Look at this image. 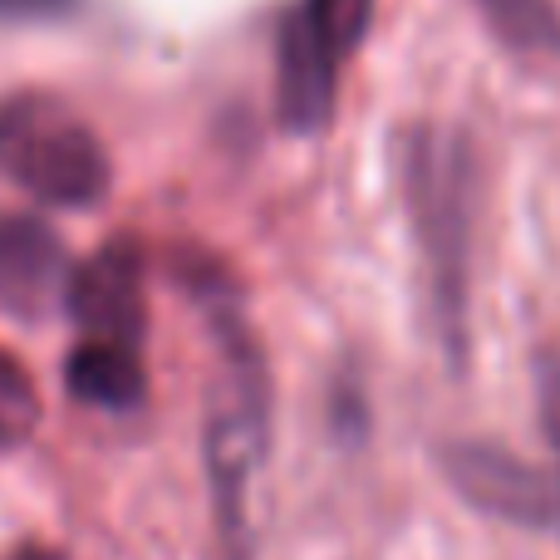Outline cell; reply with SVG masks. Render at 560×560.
I'll return each mask as SVG.
<instances>
[{"label":"cell","instance_id":"1","mask_svg":"<svg viewBox=\"0 0 560 560\" xmlns=\"http://www.w3.org/2000/svg\"><path fill=\"white\" fill-rule=\"evenodd\" d=\"M408 207L418 222L428 271H433L438 315L447 345L463 349V310H467V246H472L477 212V163L457 128H413L404 148Z\"/></svg>","mask_w":560,"mask_h":560},{"label":"cell","instance_id":"2","mask_svg":"<svg viewBox=\"0 0 560 560\" xmlns=\"http://www.w3.org/2000/svg\"><path fill=\"white\" fill-rule=\"evenodd\" d=\"M0 173L49 207H89L108 192L98 133L49 94H15L0 104Z\"/></svg>","mask_w":560,"mask_h":560},{"label":"cell","instance_id":"3","mask_svg":"<svg viewBox=\"0 0 560 560\" xmlns=\"http://www.w3.org/2000/svg\"><path fill=\"white\" fill-rule=\"evenodd\" d=\"M65 310L74 315V325L84 329V339L98 345H128L138 349L148 329L143 310V252L128 236H114L98 252H89L84 261H74L65 290Z\"/></svg>","mask_w":560,"mask_h":560},{"label":"cell","instance_id":"4","mask_svg":"<svg viewBox=\"0 0 560 560\" xmlns=\"http://www.w3.org/2000/svg\"><path fill=\"white\" fill-rule=\"evenodd\" d=\"M443 467L453 487L487 516H502L512 526H551L560 522V492L551 477L526 467L516 453L497 443H453L443 447Z\"/></svg>","mask_w":560,"mask_h":560},{"label":"cell","instance_id":"5","mask_svg":"<svg viewBox=\"0 0 560 560\" xmlns=\"http://www.w3.org/2000/svg\"><path fill=\"white\" fill-rule=\"evenodd\" d=\"M69 261L65 242L55 226H45L39 217H0V305L20 319L49 315V305H65Z\"/></svg>","mask_w":560,"mask_h":560},{"label":"cell","instance_id":"6","mask_svg":"<svg viewBox=\"0 0 560 560\" xmlns=\"http://www.w3.org/2000/svg\"><path fill=\"white\" fill-rule=\"evenodd\" d=\"M276 108L280 124L290 133H315L329 118L335 104V69L339 59L329 55L315 39V30L300 20V10H290L280 25V45H276Z\"/></svg>","mask_w":560,"mask_h":560},{"label":"cell","instance_id":"7","mask_svg":"<svg viewBox=\"0 0 560 560\" xmlns=\"http://www.w3.org/2000/svg\"><path fill=\"white\" fill-rule=\"evenodd\" d=\"M65 388L89 408L124 413V408H138L148 398V369H143V359H138V349L84 339V345L65 359Z\"/></svg>","mask_w":560,"mask_h":560},{"label":"cell","instance_id":"8","mask_svg":"<svg viewBox=\"0 0 560 560\" xmlns=\"http://www.w3.org/2000/svg\"><path fill=\"white\" fill-rule=\"evenodd\" d=\"M487 15V25L497 30V39H506L512 49H560V10L556 0H472Z\"/></svg>","mask_w":560,"mask_h":560},{"label":"cell","instance_id":"9","mask_svg":"<svg viewBox=\"0 0 560 560\" xmlns=\"http://www.w3.org/2000/svg\"><path fill=\"white\" fill-rule=\"evenodd\" d=\"M300 20L315 30V39L329 49L335 59H345L349 49L364 39L369 15H374V0H300Z\"/></svg>","mask_w":560,"mask_h":560},{"label":"cell","instance_id":"10","mask_svg":"<svg viewBox=\"0 0 560 560\" xmlns=\"http://www.w3.org/2000/svg\"><path fill=\"white\" fill-rule=\"evenodd\" d=\"M39 428V394L35 378L25 374L20 359L0 349V447H20Z\"/></svg>","mask_w":560,"mask_h":560},{"label":"cell","instance_id":"11","mask_svg":"<svg viewBox=\"0 0 560 560\" xmlns=\"http://www.w3.org/2000/svg\"><path fill=\"white\" fill-rule=\"evenodd\" d=\"M536 384H541V418H546V438H551L556 457H560V359H546L536 369Z\"/></svg>","mask_w":560,"mask_h":560},{"label":"cell","instance_id":"12","mask_svg":"<svg viewBox=\"0 0 560 560\" xmlns=\"http://www.w3.org/2000/svg\"><path fill=\"white\" fill-rule=\"evenodd\" d=\"M74 0H0V15L10 20H45V15H59L69 10Z\"/></svg>","mask_w":560,"mask_h":560},{"label":"cell","instance_id":"13","mask_svg":"<svg viewBox=\"0 0 560 560\" xmlns=\"http://www.w3.org/2000/svg\"><path fill=\"white\" fill-rule=\"evenodd\" d=\"M10 560H55V556H45V551H20V556H10Z\"/></svg>","mask_w":560,"mask_h":560}]
</instances>
